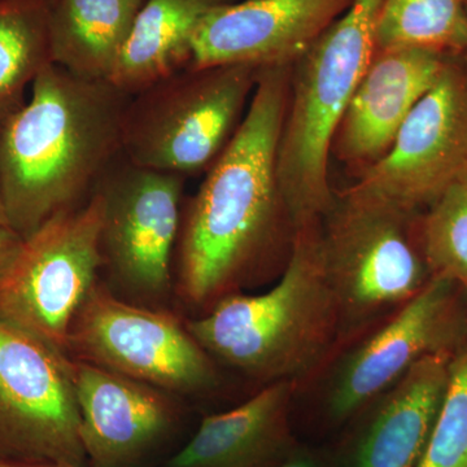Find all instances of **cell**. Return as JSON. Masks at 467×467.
<instances>
[{"instance_id": "27", "label": "cell", "mask_w": 467, "mask_h": 467, "mask_svg": "<svg viewBox=\"0 0 467 467\" xmlns=\"http://www.w3.org/2000/svg\"><path fill=\"white\" fill-rule=\"evenodd\" d=\"M0 225L9 226L7 216H5V204H3L2 190H0Z\"/></svg>"}, {"instance_id": "28", "label": "cell", "mask_w": 467, "mask_h": 467, "mask_svg": "<svg viewBox=\"0 0 467 467\" xmlns=\"http://www.w3.org/2000/svg\"><path fill=\"white\" fill-rule=\"evenodd\" d=\"M460 182L467 183V169L465 174H463L462 180H461Z\"/></svg>"}, {"instance_id": "24", "label": "cell", "mask_w": 467, "mask_h": 467, "mask_svg": "<svg viewBox=\"0 0 467 467\" xmlns=\"http://www.w3.org/2000/svg\"><path fill=\"white\" fill-rule=\"evenodd\" d=\"M24 244V238L9 226L0 225V278L16 260Z\"/></svg>"}, {"instance_id": "21", "label": "cell", "mask_w": 467, "mask_h": 467, "mask_svg": "<svg viewBox=\"0 0 467 467\" xmlns=\"http://www.w3.org/2000/svg\"><path fill=\"white\" fill-rule=\"evenodd\" d=\"M376 46L467 55V0H383Z\"/></svg>"}, {"instance_id": "11", "label": "cell", "mask_w": 467, "mask_h": 467, "mask_svg": "<svg viewBox=\"0 0 467 467\" xmlns=\"http://www.w3.org/2000/svg\"><path fill=\"white\" fill-rule=\"evenodd\" d=\"M466 169L467 55H462L448 58L389 152L349 187L423 212L460 182Z\"/></svg>"}, {"instance_id": "14", "label": "cell", "mask_w": 467, "mask_h": 467, "mask_svg": "<svg viewBox=\"0 0 467 467\" xmlns=\"http://www.w3.org/2000/svg\"><path fill=\"white\" fill-rule=\"evenodd\" d=\"M355 0H244L212 12L190 66L292 67Z\"/></svg>"}, {"instance_id": "20", "label": "cell", "mask_w": 467, "mask_h": 467, "mask_svg": "<svg viewBox=\"0 0 467 467\" xmlns=\"http://www.w3.org/2000/svg\"><path fill=\"white\" fill-rule=\"evenodd\" d=\"M52 63L50 0H0V121Z\"/></svg>"}, {"instance_id": "16", "label": "cell", "mask_w": 467, "mask_h": 467, "mask_svg": "<svg viewBox=\"0 0 467 467\" xmlns=\"http://www.w3.org/2000/svg\"><path fill=\"white\" fill-rule=\"evenodd\" d=\"M453 358L427 356L387 389L353 467H416L435 425Z\"/></svg>"}, {"instance_id": "18", "label": "cell", "mask_w": 467, "mask_h": 467, "mask_svg": "<svg viewBox=\"0 0 467 467\" xmlns=\"http://www.w3.org/2000/svg\"><path fill=\"white\" fill-rule=\"evenodd\" d=\"M236 0H146L109 81L133 95L189 67L205 17Z\"/></svg>"}, {"instance_id": "9", "label": "cell", "mask_w": 467, "mask_h": 467, "mask_svg": "<svg viewBox=\"0 0 467 467\" xmlns=\"http://www.w3.org/2000/svg\"><path fill=\"white\" fill-rule=\"evenodd\" d=\"M67 356L174 395H198L218 384L213 358L167 308L119 297L103 281L77 313Z\"/></svg>"}, {"instance_id": "1", "label": "cell", "mask_w": 467, "mask_h": 467, "mask_svg": "<svg viewBox=\"0 0 467 467\" xmlns=\"http://www.w3.org/2000/svg\"><path fill=\"white\" fill-rule=\"evenodd\" d=\"M290 77L291 67L260 69L241 128L198 192L184 198L174 294L201 315L284 269L290 256L296 229L276 173Z\"/></svg>"}, {"instance_id": "2", "label": "cell", "mask_w": 467, "mask_h": 467, "mask_svg": "<svg viewBox=\"0 0 467 467\" xmlns=\"http://www.w3.org/2000/svg\"><path fill=\"white\" fill-rule=\"evenodd\" d=\"M29 100L0 121V190L9 227L29 238L52 217L88 202L122 153L130 95L109 79L52 63Z\"/></svg>"}, {"instance_id": "29", "label": "cell", "mask_w": 467, "mask_h": 467, "mask_svg": "<svg viewBox=\"0 0 467 467\" xmlns=\"http://www.w3.org/2000/svg\"><path fill=\"white\" fill-rule=\"evenodd\" d=\"M466 299H467V285H465Z\"/></svg>"}, {"instance_id": "3", "label": "cell", "mask_w": 467, "mask_h": 467, "mask_svg": "<svg viewBox=\"0 0 467 467\" xmlns=\"http://www.w3.org/2000/svg\"><path fill=\"white\" fill-rule=\"evenodd\" d=\"M184 322L214 362L252 379L295 382L308 374L343 328L326 275L321 220L297 227L281 278L270 290L236 292Z\"/></svg>"}, {"instance_id": "13", "label": "cell", "mask_w": 467, "mask_h": 467, "mask_svg": "<svg viewBox=\"0 0 467 467\" xmlns=\"http://www.w3.org/2000/svg\"><path fill=\"white\" fill-rule=\"evenodd\" d=\"M88 467H149L177 435L181 413L168 392L70 358Z\"/></svg>"}, {"instance_id": "22", "label": "cell", "mask_w": 467, "mask_h": 467, "mask_svg": "<svg viewBox=\"0 0 467 467\" xmlns=\"http://www.w3.org/2000/svg\"><path fill=\"white\" fill-rule=\"evenodd\" d=\"M423 251L432 276L467 285V183L457 182L422 212Z\"/></svg>"}, {"instance_id": "6", "label": "cell", "mask_w": 467, "mask_h": 467, "mask_svg": "<svg viewBox=\"0 0 467 467\" xmlns=\"http://www.w3.org/2000/svg\"><path fill=\"white\" fill-rule=\"evenodd\" d=\"M420 220L422 212L350 187L335 192L321 218V244L342 326L401 308L434 278Z\"/></svg>"}, {"instance_id": "12", "label": "cell", "mask_w": 467, "mask_h": 467, "mask_svg": "<svg viewBox=\"0 0 467 467\" xmlns=\"http://www.w3.org/2000/svg\"><path fill=\"white\" fill-rule=\"evenodd\" d=\"M467 346L465 287L434 276L382 328L344 358L328 392V409L347 418L391 389L418 361L456 356Z\"/></svg>"}, {"instance_id": "23", "label": "cell", "mask_w": 467, "mask_h": 467, "mask_svg": "<svg viewBox=\"0 0 467 467\" xmlns=\"http://www.w3.org/2000/svg\"><path fill=\"white\" fill-rule=\"evenodd\" d=\"M416 467H467V346L451 358L447 389Z\"/></svg>"}, {"instance_id": "17", "label": "cell", "mask_w": 467, "mask_h": 467, "mask_svg": "<svg viewBox=\"0 0 467 467\" xmlns=\"http://www.w3.org/2000/svg\"><path fill=\"white\" fill-rule=\"evenodd\" d=\"M294 384H266L238 407L202 418L161 467L265 466L284 444Z\"/></svg>"}, {"instance_id": "26", "label": "cell", "mask_w": 467, "mask_h": 467, "mask_svg": "<svg viewBox=\"0 0 467 467\" xmlns=\"http://www.w3.org/2000/svg\"><path fill=\"white\" fill-rule=\"evenodd\" d=\"M279 467H317V466H316L315 463L312 462V461L297 459V460L288 461V462H285V463H284V465H281Z\"/></svg>"}, {"instance_id": "15", "label": "cell", "mask_w": 467, "mask_h": 467, "mask_svg": "<svg viewBox=\"0 0 467 467\" xmlns=\"http://www.w3.org/2000/svg\"><path fill=\"white\" fill-rule=\"evenodd\" d=\"M450 57L420 48L377 51L340 121L331 156L358 175L379 161Z\"/></svg>"}, {"instance_id": "8", "label": "cell", "mask_w": 467, "mask_h": 467, "mask_svg": "<svg viewBox=\"0 0 467 467\" xmlns=\"http://www.w3.org/2000/svg\"><path fill=\"white\" fill-rule=\"evenodd\" d=\"M97 193L24 239L0 278V319L67 355L77 313L101 278Z\"/></svg>"}, {"instance_id": "5", "label": "cell", "mask_w": 467, "mask_h": 467, "mask_svg": "<svg viewBox=\"0 0 467 467\" xmlns=\"http://www.w3.org/2000/svg\"><path fill=\"white\" fill-rule=\"evenodd\" d=\"M259 73L250 66H189L135 92L122 122V153L186 180L207 173L241 128Z\"/></svg>"}, {"instance_id": "10", "label": "cell", "mask_w": 467, "mask_h": 467, "mask_svg": "<svg viewBox=\"0 0 467 467\" xmlns=\"http://www.w3.org/2000/svg\"><path fill=\"white\" fill-rule=\"evenodd\" d=\"M0 460L88 467L69 356L2 319Z\"/></svg>"}, {"instance_id": "4", "label": "cell", "mask_w": 467, "mask_h": 467, "mask_svg": "<svg viewBox=\"0 0 467 467\" xmlns=\"http://www.w3.org/2000/svg\"><path fill=\"white\" fill-rule=\"evenodd\" d=\"M383 0H355L291 67L276 158L295 229L321 220L335 201L331 149L350 99L376 55Z\"/></svg>"}, {"instance_id": "25", "label": "cell", "mask_w": 467, "mask_h": 467, "mask_svg": "<svg viewBox=\"0 0 467 467\" xmlns=\"http://www.w3.org/2000/svg\"><path fill=\"white\" fill-rule=\"evenodd\" d=\"M0 467H82L61 462H16L0 460Z\"/></svg>"}, {"instance_id": "7", "label": "cell", "mask_w": 467, "mask_h": 467, "mask_svg": "<svg viewBox=\"0 0 467 467\" xmlns=\"http://www.w3.org/2000/svg\"><path fill=\"white\" fill-rule=\"evenodd\" d=\"M186 178L140 167L119 153L95 186L101 202V281L122 299L165 308Z\"/></svg>"}, {"instance_id": "19", "label": "cell", "mask_w": 467, "mask_h": 467, "mask_svg": "<svg viewBox=\"0 0 467 467\" xmlns=\"http://www.w3.org/2000/svg\"><path fill=\"white\" fill-rule=\"evenodd\" d=\"M146 0H50L52 61L90 79H109Z\"/></svg>"}]
</instances>
